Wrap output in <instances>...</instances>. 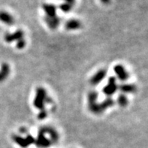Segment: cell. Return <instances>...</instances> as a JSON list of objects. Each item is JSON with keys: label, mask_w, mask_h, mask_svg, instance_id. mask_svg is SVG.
<instances>
[{"label": "cell", "mask_w": 148, "mask_h": 148, "mask_svg": "<svg viewBox=\"0 0 148 148\" xmlns=\"http://www.w3.org/2000/svg\"><path fill=\"white\" fill-rule=\"evenodd\" d=\"M52 100L48 96L47 91L42 87H38L36 90V96L34 99V106L39 110H44L46 104L51 103Z\"/></svg>", "instance_id": "cell-1"}, {"label": "cell", "mask_w": 148, "mask_h": 148, "mask_svg": "<svg viewBox=\"0 0 148 148\" xmlns=\"http://www.w3.org/2000/svg\"><path fill=\"white\" fill-rule=\"evenodd\" d=\"M45 135L46 134L44 131L43 127L41 128L38 131L37 139L35 141V144L38 148H47L53 144L50 139L46 138Z\"/></svg>", "instance_id": "cell-2"}, {"label": "cell", "mask_w": 148, "mask_h": 148, "mask_svg": "<svg viewBox=\"0 0 148 148\" xmlns=\"http://www.w3.org/2000/svg\"><path fill=\"white\" fill-rule=\"evenodd\" d=\"M12 139L17 145L23 148H26L30 145L35 144V141H36V139L34 138L32 135H27L26 138H23L20 135H14L12 136Z\"/></svg>", "instance_id": "cell-3"}, {"label": "cell", "mask_w": 148, "mask_h": 148, "mask_svg": "<svg viewBox=\"0 0 148 148\" xmlns=\"http://www.w3.org/2000/svg\"><path fill=\"white\" fill-rule=\"evenodd\" d=\"M117 89H118V86L116 84V78L114 77H111L108 79V84L104 87L102 91L107 96H111L116 92Z\"/></svg>", "instance_id": "cell-4"}, {"label": "cell", "mask_w": 148, "mask_h": 148, "mask_svg": "<svg viewBox=\"0 0 148 148\" xmlns=\"http://www.w3.org/2000/svg\"><path fill=\"white\" fill-rule=\"evenodd\" d=\"M24 36V32L22 30L19 29L15 31L13 33H6L5 35L4 39L8 43H11L13 41H18L19 40L23 39Z\"/></svg>", "instance_id": "cell-5"}, {"label": "cell", "mask_w": 148, "mask_h": 148, "mask_svg": "<svg viewBox=\"0 0 148 148\" xmlns=\"http://www.w3.org/2000/svg\"><path fill=\"white\" fill-rule=\"evenodd\" d=\"M114 71L120 81H125L130 77V74L122 65H116L114 68Z\"/></svg>", "instance_id": "cell-6"}, {"label": "cell", "mask_w": 148, "mask_h": 148, "mask_svg": "<svg viewBox=\"0 0 148 148\" xmlns=\"http://www.w3.org/2000/svg\"><path fill=\"white\" fill-rule=\"evenodd\" d=\"M106 71L105 69H100L99 71H98L95 75L91 77L90 79V84L92 85H97L101 82V81H103L105 79V76H106Z\"/></svg>", "instance_id": "cell-7"}, {"label": "cell", "mask_w": 148, "mask_h": 148, "mask_svg": "<svg viewBox=\"0 0 148 148\" xmlns=\"http://www.w3.org/2000/svg\"><path fill=\"white\" fill-rule=\"evenodd\" d=\"M42 8H43V11H45V13L46 14V17H56V7L52 4H43Z\"/></svg>", "instance_id": "cell-8"}, {"label": "cell", "mask_w": 148, "mask_h": 148, "mask_svg": "<svg viewBox=\"0 0 148 148\" xmlns=\"http://www.w3.org/2000/svg\"><path fill=\"white\" fill-rule=\"evenodd\" d=\"M82 26V23L78 20L75 19H71L69 21H68L65 24V27L68 30H76L80 29Z\"/></svg>", "instance_id": "cell-9"}, {"label": "cell", "mask_w": 148, "mask_h": 148, "mask_svg": "<svg viewBox=\"0 0 148 148\" xmlns=\"http://www.w3.org/2000/svg\"><path fill=\"white\" fill-rule=\"evenodd\" d=\"M45 21L48 26V27L51 29H55L59 26L60 23V19L57 17H45Z\"/></svg>", "instance_id": "cell-10"}, {"label": "cell", "mask_w": 148, "mask_h": 148, "mask_svg": "<svg viewBox=\"0 0 148 148\" xmlns=\"http://www.w3.org/2000/svg\"><path fill=\"white\" fill-rule=\"evenodd\" d=\"M0 21L7 25H12L14 23V17L5 11H0Z\"/></svg>", "instance_id": "cell-11"}, {"label": "cell", "mask_w": 148, "mask_h": 148, "mask_svg": "<svg viewBox=\"0 0 148 148\" xmlns=\"http://www.w3.org/2000/svg\"><path fill=\"white\" fill-rule=\"evenodd\" d=\"M44 131L45 134H47L50 136V140L52 141V143H55L59 140V134L58 132L51 127H43Z\"/></svg>", "instance_id": "cell-12"}, {"label": "cell", "mask_w": 148, "mask_h": 148, "mask_svg": "<svg viewBox=\"0 0 148 148\" xmlns=\"http://www.w3.org/2000/svg\"><path fill=\"white\" fill-rule=\"evenodd\" d=\"M120 90L123 93H132V92H135L136 91L137 88H136V86L134 84H122L120 86Z\"/></svg>", "instance_id": "cell-13"}, {"label": "cell", "mask_w": 148, "mask_h": 148, "mask_svg": "<svg viewBox=\"0 0 148 148\" xmlns=\"http://www.w3.org/2000/svg\"><path fill=\"white\" fill-rule=\"evenodd\" d=\"M89 109H90V111L91 112L95 114H100L102 112H104V111L101 108L100 103H97V102L89 104Z\"/></svg>", "instance_id": "cell-14"}, {"label": "cell", "mask_w": 148, "mask_h": 148, "mask_svg": "<svg viewBox=\"0 0 148 148\" xmlns=\"http://www.w3.org/2000/svg\"><path fill=\"white\" fill-rule=\"evenodd\" d=\"M0 74L3 76L5 79L7 78L8 77V75L10 74V66L6 62H3L1 65V68H0Z\"/></svg>", "instance_id": "cell-15"}, {"label": "cell", "mask_w": 148, "mask_h": 148, "mask_svg": "<svg viewBox=\"0 0 148 148\" xmlns=\"http://www.w3.org/2000/svg\"><path fill=\"white\" fill-rule=\"evenodd\" d=\"M114 100H113L111 98H107V99L104 100L102 102H101L100 105H101V108H102V110L105 111V110L108 108L112 107L113 105H114Z\"/></svg>", "instance_id": "cell-16"}, {"label": "cell", "mask_w": 148, "mask_h": 148, "mask_svg": "<svg viewBox=\"0 0 148 148\" xmlns=\"http://www.w3.org/2000/svg\"><path fill=\"white\" fill-rule=\"evenodd\" d=\"M117 103L121 107H126V106H127L128 103H129V100H128L127 97L124 94H121L117 98Z\"/></svg>", "instance_id": "cell-17"}, {"label": "cell", "mask_w": 148, "mask_h": 148, "mask_svg": "<svg viewBox=\"0 0 148 148\" xmlns=\"http://www.w3.org/2000/svg\"><path fill=\"white\" fill-rule=\"evenodd\" d=\"M99 97V94L96 91H92L90 92L88 95V102L89 104H92L96 102Z\"/></svg>", "instance_id": "cell-18"}, {"label": "cell", "mask_w": 148, "mask_h": 148, "mask_svg": "<svg viewBox=\"0 0 148 148\" xmlns=\"http://www.w3.org/2000/svg\"><path fill=\"white\" fill-rule=\"evenodd\" d=\"M71 7H72V5L67 3V2L61 4L60 5V8L62 10L63 12H69V11H70L71 9Z\"/></svg>", "instance_id": "cell-19"}, {"label": "cell", "mask_w": 148, "mask_h": 148, "mask_svg": "<svg viewBox=\"0 0 148 148\" xmlns=\"http://www.w3.org/2000/svg\"><path fill=\"white\" fill-rule=\"evenodd\" d=\"M25 46H26V41L23 38L17 41V47L18 49H23Z\"/></svg>", "instance_id": "cell-20"}, {"label": "cell", "mask_w": 148, "mask_h": 148, "mask_svg": "<svg viewBox=\"0 0 148 148\" xmlns=\"http://www.w3.org/2000/svg\"><path fill=\"white\" fill-rule=\"evenodd\" d=\"M47 113L46 112V111H45V109H44V110H41V111L39 112V114H38V115L39 120H44V119H45L46 117H47Z\"/></svg>", "instance_id": "cell-21"}, {"label": "cell", "mask_w": 148, "mask_h": 148, "mask_svg": "<svg viewBox=\"0 0 148 148\" xmlns=\"http://www.w3.org/2000/svg\"><path fill=\"white\" fill-rule=\"evenodd\" d=\"M20 132H21V134H26L27 133V130H26V128H21V129H20Z\"/></svg>", "instance_id": "cell-22"}, {"label": "cell", "mask_w": 148, "mask_h": 148, "mask_svg": "<svg viewBox=\"0 0 148 148\" xmlns=\"http://www.w3.org/2000/svg\"><path fill=\"white\" fill-rule=\"evenodd\" d=\"M65 1H66V2L71 4V5H73V3L75 2V0H65Z\"/></svg>", "instance_id": "cell-23"}, {"label": "cell", "mask_w": 148, "mask_h": 148, "mask_svg": "<svg viewBox=\"0 0 148 148\" xmlns=\"http://www.w3.org/2000/svg\"><path fill=\"white\" fill-rule=\"evenodd\" d=\"M101 2L103 4H108L111 2V0H101Z\"/></svg>", "instance_id": "cell-24"}, {"label": "cell", "mask_w": 148, "mask_h": 148, "mask_svg": "<svg viewBox=\"0 0 148 148\" xmlns=\"http://www.w3.org/2000/svg\"><path fill=\"white\" fill-rule=\"evenodd\" d=\"M5 79L4 78V77H3V76H2V75H1V74H0V83L3 82V81H5Z\"/></svg>", "instance_id": "cell-25"}]
</instances>
